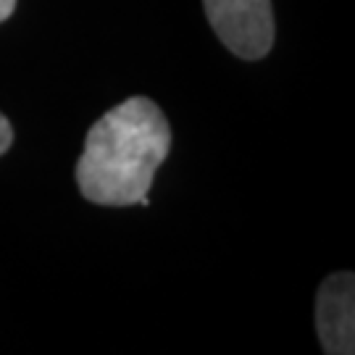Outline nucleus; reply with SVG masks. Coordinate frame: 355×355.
Masks as SVG:
<instances>
[{"label":"nucleus","mask_w":355,"mask_h":355,"mask_svg":"<svg viewBox=\"0 0 355 355\" xmlns=\"http://www.w3.org/2000/svg\"><path fill=\"white\" fill-rule=\"evenodd\" d=\"M171 150V127L150 98H129L87 132L76 184L95 205H135L148 198L158 166Z\"/></svg>","instance_id":"f257e3e1"},{"label":"nucleus","mask_w":355,"mask_h":355,"mask_svg":"<svg viewBox=\"0 0 355 355\" xmlns=\"http://www.w3.org/2000/svg\"><path fill=\"white\" fill-rule=\"evenodd\" d=\"M11 145H13V129L8 124V119L0 114V155L8 150Z\"/></svg>","instance_id":"20e7f679"},{"label":"nucleus","mask_w":355,"mask_h":355,"mask_svg":"<svg viewBox=\"0 0 355 355\" xmlns=\"http://www.w3.org/2000/svg\"><path fill=\"white\" fill-rule=\"evenodd\" d=\"M216 37L245 61L263 58L274 45L271 0H203Z\"/></svg>","instance_id":"f03ea898"},{"label":"nucleus","mask_w":355,"mask_h":355,"mask_svg":"<svg viewBox=\"0 0 355 355\" xmlns=\"http://www.w3.org/2000/svg\"><path fill=\"white\" fill-rule=\"evenodd\" d=\"M316 329L324 353H355V277L331 274L316 297Z\"/></svg>","instance_id":"7ed1b4c3"},{"label":"nucleus","mask_w":355,"mask_h":355,"mask_svg":"<svg viewBox=\"0 0 355 355\" xmlns=\"http://www.w3.org/2000/svg\"><path fill=\"white\" fill-rule=\"evenodd\" d=\"M16 8V0H0V21H6Z\"/></svg>","instance_id":"39448f33"}]
</instances>
